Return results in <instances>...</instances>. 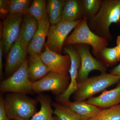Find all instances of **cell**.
Wrapping results in <instances>:
<instances>
[{
	"label": "cell",
	"instance_id": "1",
	"mask_svg": "<svg viewBox=\"0 0 120 120\" xmlns=\"http://www.w3.org/2000/svg\"><path fill=\"white\" fill-rule=\"evenodd\" d=\"M90 20L88 25L93 32L107 41L111 39L110 26L120 22V0L102 1L98 11Z\"/></svg>",
	"mask_w": 120,
	"mask_h": 120
},
{
	"label": "cell",
	"instance_id": "2",
	"mask_svg": "<svg viewBox=\"0 0 120 120\" xmlns=\"http://www.w3.org/2000/svg\"><path fill=\"white\" fill-rule=\"evenodd\" d=\"M4 98L6 112L11 120H29L37 112V100L26 94L8 93Z\"/></svg>",
	"mask_w": 120,
	"mask_h": 120
},
{
	"label": "cell",
	"instance_id": "3",
	"mask_svg": "<svg viewBox=\"0 0 120 120\" xmlns=\"http://www.w3.org/2000/svg\"><path fill=\"white\" fill-rule=\"evenodd\" d=\"M77 44L90 46L93 53L98 56L104 48L107 47L108 43L106 39L96 34L90 30L87 19L83 17L66 39L64 45L69 46Z\"/></svg>",
	"mask_w": 120,
	"mask_h": 120
},
{
	"label": "cell",
	"instance_id": "4",
	"mask_svg": "<svg viewBox=\"0 0 120 120\" xmlns=\"http://www.w3.org/2000/svg\"><path fill=\"white\" fill-rule=\"evenodd\" d=\"M120 80V76L110 73H102L101 75L87 78L78 83V87L74 94L75 101H84L93 95L104 91Z\"/></svg>",
	"mask_w": 120,
	"mask_h": 120
},
{
	"label": "cell",
	"instance_id": "5",
	"mask_svg": "<svg viewBox=\"0 0 120 120\" xmlns=\"http://www.w3.org/2000/svg\"><path fill=\"white\" fill-rule=\"evenodd\" d=\"M0 90L2 93L26 94L33 92L32 82L28 75V60H26L17 71L1 82Z\"/></svg>",
	"mask_w": 120,
	"mask_h": 120
},
{
	"label": "cell",
	"instance_id": "6",
	"mask_svg": "<svg viewBox=\"0 0 120 120\" xmlns=\"http://www.w3.org/2000/svg\"><path fill=\"white\" fill-rule=\"evenodd\" d=\"M70 82L68 75L50 72L45 77L32 83V90L36 93L51 91L54 94L59 95L67 90Z\"/></svg>",
	"mask_w": 120,
	"mask_h": 120
},
{
	"label": "cell",
	"instance_id": "7",
	"mask_svg": "<svg viewBox=\"0 0 120 120\" xmlns=\"http://www.w3.org/2000/svg\"><path fill=\"white\" fill-rule=\"evenodd\" d=\"M82 20L73 22L61 21L56 24L52 25L45 45L52 51L60 54L62 46L69 34L75 29Z\"/></svg>",
	"mask_w": 120,
	"mask_h": 120
},
{
	"label": "cell",
	"instance_id": "8",
	"mask_svg": "<svg viewBox=\"0 0 120 120\" xmlns=\"http://www.w3.org/2000/svg\"><path fill=\"white\" fill-rule=\"evenodd\" d=\"M75 49L79 54L81 60V65L77 77L78 83L88 78V75L91 71L96 70L101 73H106V67L93 56L88 45L77 44Z\"/></svg>",
	"mask_w": 120,
	"mask_h": 120
},
{
	"label": "cell",
	"instance_id": "9",
	"mask_svg": "<svg viewBox=\"0 0 120 120\" xmlns=\"http://www.w3.org/2000/svg\"><path fill=\"white\" fill-rule=\"evenodd\" d=\"M65 52L69 56L71 59V66L69 71L70 82L67 90L61 94L58 95V101L64 105L70 101L69 99L77 90L78 86L77 77L80 65L81 60L78 52L76 49L71 45L65 47Z\"/></svg>",
	"mask_w": 120,
	"mask_h": 120
},
{
	"label": "cell",
	"instance_id": "10",
	"mask_svg": "<svg viewBox=\"0 0 120 120\" xmlns=\"http://www.w3.org/2000/svg\"><path fill=\"white\" fill-rule=\"evenodd\" d=\"M23 19L22 15L9 14L3 22L1 41L6 53L19 37Z\"/></svg>",
	"mask_w": 120,
	"mask_h": 120
},
{
	"label": "cell",
	"instance_id": "11",
	"mask_svg": "<svg viewBox=\"0 0 120 120\" xmlns=\"http://www.w3.org/2000/svg\"><path fill=\"white\" fill-rule=\"evenodd\" d=\"M40 56L50 72L68 75L71 66V59L68 55H62L56 52L45 45V51Z\"/></svg>",
	"mask_w": 120,
	"mask_h": 120
},
{
	"label": "cell",
	"instance_id": "12",
	"mask_svg": "<svg viewBox=\"0 0 120 120\" xmlns=\"http://www.w3.org/2000/svg\"><path fill=\"white\" fill-rule=\"evenodd\" d=\"M47 15L38 21V27L35 34L28 45L27 52L30 55L41 54L45 43L50 26Z\"/></svg>",
	"mask_w": 120,
	"mask_h": 120
},
{
	"label": "cell",
	"instance_id": "13",
	"mask_svg": "<svg viewBox=\"0 0 120 120\" xmlns=\"http://www.w3.org/2000/svg\"><path fill=\"white\" fill-rule=\"evenodd\" d=\"M27 52L22 47L19 38L9 50L5 65V72L11 76L17 71L26 60Z\"/></svg>",
	"mask_w": 120,
	"mask_h": 120
},
{
	"label": "cell",
	"instance_id": "14",
	"mask_svg": "<svg viewBox=\"0 0 120 120\" xmlns=\"http://www.w3.org/2000/svg\"><path fill=\"white\" fill-rule=\"evenodd\" d=\"M98 108H107L120 104V83L116 88L109 90H104L100 95L92 97L86 101Z\"/></svg>",
	"mask_w": 120,
	"mask_h": 120
},
{
	"label": "cell",
	"instance_id": "15",
	"mask_svg": "<svg viewBox=\"0 0 120 120\" xmlns=\"http://www.w3.org/2000/svg\"><path fill=\"white\" fill-rule=\"evenodd\" d=\"M38 27V20L32 16L26 13L23 19L19 38L22 47L26 52H27L28 45L35 34Z\"/></svg>",
	"mask_w": 120,
	"mask_h": 120
},
{
	"label": "cell",
	"instance_id": "16",
	"mask_svg": "<svg viewBox=\"0 0 120 120\" xmlns=\"http://www.w3.org/2000/svg\"><path fill=\"white\" fill-rule=\"evenodd\" d=\"M28 69L29 79L32 83L41 79L50 72L40 54L30 55L28 60Z\"/></svg>",
	"mask_w": 120,
	"mask_h": 120
},
{
	"label": "cell",
	"instance_id": "17",
	"mask_svg": "<svg viewBox=\"0 0 120 120\" xmlns=\"http://www.w3.org/2000/svg\"><path fill=\"white\" fill-rule=\"evenodd\" d=\"M83 16L82 1L77 0L65 1L62 11L61 21L73 22L80 20L82 19L80 18Z\"/></svg>",
	"mask_w": 120,
	"mask_h": 120
},
{
	"label": "cell",
	"instance_id": "18",
	"mask_svg": "<svg viewBox=\"0 0 120 120\" xmlns=\"http://www.w3.org/2000/svg\"><path fill=\"white\" fill-rule=\"evenodd\" d=\"M66 106L80 116L82 120H88L95 116L101 109L84 101H69Z\"/></svg>",
	"mask_w": 120,
	"mask_h": 120
},
{
	"label": "cell",
	"instance_id": "19",
	"mask_svg": "<svg viewBox=\"0 0 120 120\" xmlns=\"http://www.w3.org/2000/svg\"><path fill=\"white\" fill-rule=\"evenodd\" d=\"M37 101L41 105V108L30 119L24 120L17 118L14 120H51L53 117L54 111L52 109V99L49 96L43 94L39 95Z\"/></svg>",
	"mask_w": 120,
	"mask_h": 120
},
{
	"label": "cell",
	"instance_id": "20",
	"mask_svg": "<svg viewBox=\"0 0 120 120\" xmlns=\"http://www.w3.org/2000/svg\"><path fill=\"white\" fill-rule=\"evenodd\" d=\"M65 0H49L46 4L47 14L50 23L54 25L61 22Z\"/></svg>",
	"mask_w": 120,
	"mask_h": 120
},
{
	"label": "cell",
	"instance_id": "21",
	"mask_svg": "<svg viewBox=\"0 0 120 120\" xmlns=\"http://www.w3.org/2000/svg\"><path fill=\"white\" fill-rule=\"evenodd\" d=\"M47 2L45 0H34L27 10V13L34 17L38 21L47 15Z\"/></svg>",
	"mask_w": 120,
	"mask_h": 120
},
{
	"label": "cell",
	"instance_id": "22",
	"mask_svg": "<svg viewBox=\"0 0 120 120\" xmlns=\"http://www.w3.org/2000/svg\"><path fill=\"white\" fill-rule=\"evenodd\" d=\"M53 105L54 114L60 120H82L79 115L68 106L56 103Z\"/></svg>",
	"mask_w": 120,
	"mask_h": 120
},
{
	"label": "cell",
	"instance_id": "23",
	"mask_svg": "<svg viewBox=\"0 0 120 120\" xmlns=\"http://www.w3.org/2000/svg\"><path fill=\"white\" fill-rule=\"evenodd\" d=\"M88 120H120V104L110 108L101 109Z\"/></svg>",
	"mask_w": 120,
	"mask_h": 120
},
{
	"label": "cell",
	"instance_id": "24",
	"mask_svg": "<svg viewBox=\"0 0 120 120\" xmlns=\"http://www.w3.org/2000/svg\"><path fill=\"white\" fill-rule=\"evenodd\" d=\"M102 1L100 0L82 1L84 17L90 19L95 15L101 8Z\"/></svg>",
	"mask_w": 120,
	"mask_h": 120
},
{
	"label": "cell",
	"instance_id": "25",
	"mask_svg": "<svg viewBox=\"0 0 120 120\" xmlns=\"http://www.w3.org/2000/svg\"><path fill=\"white\" fill-rule=\"evenodd\" d=\"M30 0L9 1V13L11 15H26L30 5Z\"/></svg>",
	"mask_w": 120,
	"mask_h": 120
},
{
	"label": "cell",
	"instance_id": "26",
	"mask_svg": "<svg viewBox=\"0 0 120 120\" xmlns=\"http://www.w3.org/2000/svg\"><path fill=\"white\" fill-rule=\"evenodd\" d=\"M108 64H111L119 61V54L116 46L112 48H104L99 54Z\"/></svg>",
	"mask_w": 120,
	"mask_h": 120
},
{
	"label": "cell",
	"instance_id": "27",
	"mask_svg": "<svg viewBox=\"0 0 120 120\" xmlns=\"http://www.w3.org/2000/svg\"><path fill=\"white\" fill-rule=\"evenodd\" d=\"M0 120H11L7 114L5 107L4 98L1 95L0 97Z\"/></svg>",
	"mask_w": 120,
	"mask_h": 120
},
{
	"label": "cell",
	"instance_id": "28",
	"mask_svg": "<svg viewBox=\"0 0 120 120\" xmlns=\"http://www.w3.org/2000/svg\"><path fill=\"white\" fill-rule=\"evenodd\" d=\"M0 11L1 15H5L9 13V1L0 0Z\"/></svg>",
	"mask_w": 120,
	"mask_h": 120
},
{
	"label": "cell",
	"instance_id": "29",
	"mask_svg": "<svg viewBox=\"0 0 120 120\" xmlns=\"http://www.w3.org/2000/svg\"><path fill=\"white\" fill-rule=\"evenodd\" d=\"M4 50V46L2 41L0 40V75L1 78H2L3 76V50Z\"/></svg>",
	"mask_w": 120,
	"mask_h": 120
},
{
	"label": "cell",
	"instance_id": "30",
	"mask_svg": "<svg viewBox=\"0 0 120 120\" xmlns=\"http://www.w3.org/2000/svg\"><path fill=\"white\" fill-rule=\"evenodd\" d=\"M110 73L113 75L120 76V64L112 69Z\"/></svg>",
	"mask_w": 120,
	"mask_h": 120
},
{
	"label": "cell",
	"instance_id": "31",
	"mask_svg": "<svg viewBox=\"0 0 120 120\" xmlns=\"http://www.w3.org/2000/svg\"><path fill=\"white\" fill-rule=\"evenodd\" d=\"M116 47L118 49L119 54V60H120V35L117 37L116 39Z\"/></svg>",
	"mask_w": 120,
	"mask_h": 120
},
{
	"label": "cell",
	"instance_id": "32",
	"mask_svg": "<svg viewBox=\"0 0 120 120\" xmlns=\"http://www.w3.org/2000/svg\"><path fill=\"white\" fill-rule=\"evenodd\" d=\"M51 120H60L58 117L56 116H53Z\"/></svg>",
	"mask_w": 120,
	"mask_h": 120
},
{
	"label": "cell",
	"instance_id": "33",
	"mask_svg": "<svg viewBox=\"0 0 120 120\" xmlns=\"http://www.w3.org/2000/svg\"></svg>",
	"mask_w": 120,
	"mask_h": 120
}]
</instances>
